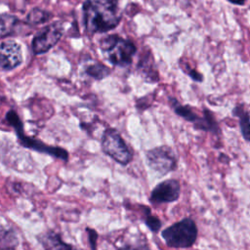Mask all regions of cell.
I'll list each match as a JSON object with an SVG mask.
<instances>
[{
  "instance_id": "cell-17",
  "label": "cell",
  "mask_w": 250,
  "mask_h": 250,
  "mask_svg": "<svg viewBox=\"0 0 250 250\" xmlns=\"http://www.w3.org/2000/svg\"><path fill=\"white\" fill-rule=\"evenodd\" d=\"M85 72L90 77L96 79V80H102L109 75V68L102 63H94L86 66Z\"/></svg>"
},
{
  "instance_id": "cell-1",
  "label": "cell",
  "mask_w": 250,
  "mask_h": 250,
  "mask_svg": "<svg viewBox=\"0 0 250 250\" xmlns=\"http://www.w3.org/2000/svg\"><path fill=\"white\" fill-rule=\"evenodd\" d=\"M83 21L90 33H104L114 29L121 21L118 0H85Z\"/></svg>"
},
{
  "instance_id": "cell-2",
  "label": "cell",
  "mask_w": 250,
  "mask_h": 250,
  "mask_svg": "<svg viewBox=\"0 0 250 250\" xmlns=\"http://www.w3.org/2000/svg\"><path fill=\"white\" fill-rule=\"evenodd\" d=\"M198 235V229L191 218L172 224L161 231V237L168 247L175 249H186L191 247Z\"/></svg>"
},
{
  "instance_id": "cell-10",
  "label": "cell",
  "mask_w": 250,
  "mask_h": 250,
  "mask_svg": "<svg viewBox=\"0 0 250 250\" xmlns=\"http://www.w3.org/2000/svg\"><path fill=\"white\" fill-rule=\"evenodd\" d=\"M21 47L15 40L4 41L0 44V68L6 71L13 70L22 63Z\"/></svg>"
},
{
  "instance_id": "cell-7",
  "label": "cell",
  "mask_w": 250,
  "mask_h": 250,
  "mask_svg": "<svg viewBox=\"0 0 250 250\" xmlns=\"http://www.w3.org/2000/svg\"><path fill=\"white\" fill-rule=\"evenodd\" d=\"M169 103L174 111L185 120L193 123L194 128L213 133L219 132V126L211 111L204 109V116L201 117L198 116L189 105L181 104L175 98H169Z\"/></svg>"
},
{
  "instance_id": "cell-14",
  "label": "cell",
  "mask_w": 250,
  "mask_h": 250,
  "mask_svg": "<svg viewBox=\"0 0 250 250\" xmlns=\"http://www.w3.org/2000/svg\"><path fill=\"white\" fill-rule=\"evenodd\" d=\"M18 22L19 19L15 15L8 13L0 14V39L11 35Z\"/></svg>"
},
{
  "instance_id": "cell-6",
  "label": "cell",
  "mask_w": 250,
  "mask_h": 250,
  "mask_svg": "<svg viewBox=\"0 0 250 250\" xmlns=\"http://www.w3.org/2000/svg\"><path fill=\"white\" fill-rule=\"evenodd\" d=\"M146 160L147 166L160 176L173 172L178 165L177 156L168 146H159L148 149L146 152Z\"/></svg>"
},
{
  "instance_id": "cell-11",
  "label": "cell",
  "mask_w": 250,
  "mask_h": 250,
  "mask_svg": "<svg viewBox=\"0 0 250 250\" xmlns=\"http://www.w3.org/2000/svg\"><path fill=\"white\" fill-rule=\"evenodd\" d=\"M37 240L43 250H77L72 244L65 242L62 235L53 229H48L37 235Z\"/></svg>"
},
{
  "instance_id": "cell-19",
  "label": "cell",
  "mask_w": 250,
  "mask_h": 250,
  "mask_svg": "<svg viewBox=\"0 0 250 250\" xmlns=\"http://www.w3.org/2000/svg\"><path fill=\"white\" fill-rule=\"evenodd\" d=\"M116 250H152L146 242L137 241L124 243L122 246L118 247Z\"/></svg>"
},
{
  "instance_id": "cell-22",
  "label": "cell",
  "mask_w": 250,
  "mask_h": 250,
  "mask_svg": "<svg viewBox=\"0 0 250 250\" xmlns=\"http://www.w3.org/2000/svg\"><path fill=\"white\" fill-rule=\"evenodd\" d=\"M227 1H229L231 4L238 5V6H243L245 4V0H227Z\"/></svg>"
},
{
  "instance_id": "cell-18",
  "label": "cell",
  "mask_w": 250,
  "mask_h": 250,
  "mask_svg": "<svg viewBox=\"0 0 250 250\" xmlns=\"http://www.w3.org/2000/svg\"><path fill=\"white\" fill-rule=\"evenodd\" d=\"M144 223L146 226V228L151 231V232H158L162 227V222L160 221V219L156 216L151 215L150 212L146 213L144 216Z\"/></svg>"
},
{
  "instance_id": "cell-12",
  "label": "cell",
  "mask_w": 250,
  "mask_h": 250,
  "mask_svg": "<svg viewBox=\"0 0 250 250\" xmlns=\"http://www.w3.org/2000/svg\"><path fill=\"white\" fill-rule=\"evenodd\" d=\"M138 68L143 76L146 77L147 81H150L151 83H154L158 81V74L157 70L155 68L154 61L150 55V53H146L145 57H143L138 63Z\"/></svg>"
},
{
  "instance_id": "cell-4",
  "label": "cell",
  "mask_w": 250,
  "mask_h": 250,
  "mask_svg": "<svg viewBox=\"0 0 250 250\" xmlns=\"http://www.w3.org/2000/svg\"><path fill=\"white\" fill-rule=\"evenodd\" d=\"M6 120L7 122L15 129L18 140L20 144L29 149L41 152V153H46L49 154L55 158L67 161L68 159V152L62 147L60 146H52L44 144L43 142L33 139L29 136H26L23 131V126L21 123V120L20 119L19 115L14 109H10L6 113Z\"/></svg>"
},
{
  "instance_id": "cell-20",
  "label": "cell",
  "mask_w": 250,
  "mask_h": 250,
  "mask_svg": "<svg viewBox=\"0 0 250 250\" xmlns=\"http://www.w3.org/2000/svg\"><path fill=\"white\" fill-rule=\"evenodd\" d=\"M85 231L87 232V236H88V241H89V245L91 250H97V242H98V232L96 231V229H92V228H86Z\"/></svg>"
},
{
  "instance_id": "cell-13",
  "label": "cell",
  "mask_w": 250,
  "mask_h": 250,
  "mask_svg": "<svg viewBox=\"0 0 250 250\" xmlns=\"http://www.w3.org/2000/svg\"><path fill=\"white\" fill-rule=\"evenodd\" d=\"M233 115L237 116L239 119V126L241 130L242 137L246 142L250 140V125H249V113L244 108L243 104H238L232 109Z\"/></svg>"
},
{
  "instance_id": "cell-8",
  "label": "cell",
  "mask_w": 250,
  "mask_h": 250,
  "mask_svg": "<svg viewBox=\"0 0 250 250\" xmlns=\"http://www.w3.org/2000/svg\"><path fill=\"white\" fill-rule=\"evenodd\" d=\"M63 24L62 21H54L34 35L31 41V48L35 55H42L52 49L62 38Z\"/></svg>"
},
{
  "instance_id": "cell-15",
  "label": "cell",
  "mask_w": 250,
  "mask_h": 250,
  "mask_svg": "<svg viewBox=\"0 0 250 250\" xmlns=\"http://www.w3.org/2000/svg\"><path fill=\"white\" fill-rule=\"evenodd\" d=\"M18 244V236L13 229L0 228V250H14Z\"/></svg>"
},
{
  "instance_id": "cell-9",
  "label": "cell",
  "mask_w": 250,
  "mask_h": 250,
  "mask_svg": "<svg viewBox=\"0 0 250 250\" xmlns=\"http://www.w3.org/2000/svg\"><path fill=\"white\" fill-rule=\"evenodd\" d=\"M181 184L176 179H168L157 184L150 192L149 202L153 205L172 203L180 198Z\"/></svg>"
},
{
  "instance_id": "cell-3",
  "label": "cell",
  "mask_w": 250,
  "mask_h": 250,
  "mask_svg": "<svg viewBox=\"0 0 250 250\" xmlns=\"http://www.w3.org/2000/svg\"><path fill=\"white\" fill-rule=\"evenodd\" d=\"M101 49L106 60L113 65L127 66L132 63L137 52L135 44L117 34H111L101 40Z\"/></svg>"
},
{
  "instance_id": "cell-5",
  "label": "cell",
  "mask_w": 250,
  "mask_h": 250,
  "mask_svg": "<svg viewBox=\"0 0 250 250\" xmlns=\"http://www.w3.org/2000/svg\"><path fill=\"white\" fill-rule=\"evenodd\" d=\"M101 147L104 154L122 166L128 165L133 159L132 150L114 128L104 130L101 140Z\"/></svg>"
},
{
  "instance_id": "cell-16",
  "label": "cell",
  "mask_w": 250,
  "mask_h": 250,
  "mask_svg": "<svg viewBox=\"0 0 250 250\" xmlns=\"http://www.w3.org/2000/svg\"><path fill=\"white\" fill-rule=\"evenodd\" d=\"M52 15L48 11L39 8H34L27 14L26 22L31 25H37L46 22L47 21H49Z\"/></svg>"
},
{
  "instance_id": "cell-21",
  "label": "cell",
  "mask_w": 250,
  "mask_h": 250,
  "mask_svg": "<svg viewBox=\"0 0 250 250\" xmlns=\"http://www.w3.org/2000/svg\"><path fill=\"white\" fill-rule=\"evenodd\" d=\"M188 75L191 79H193L194 81H197V82H201L203 80V76L202 74H200L197 70L195 69H190L188 71Z\"/></svg>"
}]
</instances>
